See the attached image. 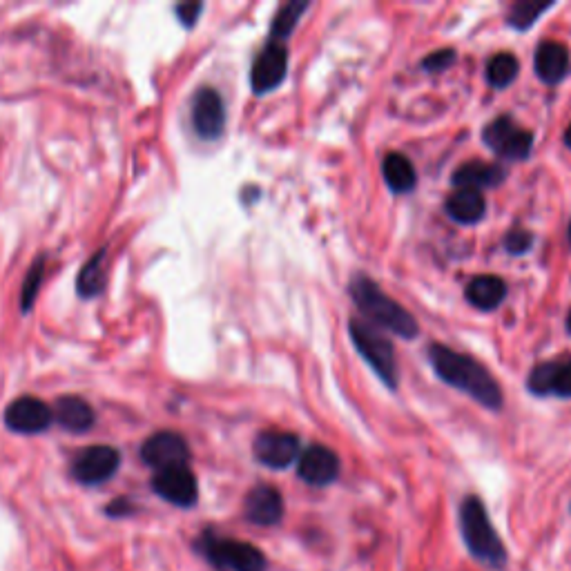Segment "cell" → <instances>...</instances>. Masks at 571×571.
<instances>
[{"mask_svg":"<svg viewBox=\"0 0 571 571\" xmlns=\"http://www.w3.org/2000/svg\"><path fill=\"white\" fill-rule=\"evenodd\" d=\"M192 125L201 139L215 141L226 128V108L217 90L201 87L192 101Z\"/></svg>","mask_w":571,"mask_h":571,"instance_id":"8fae6325","label":"cell"},{"mask_svg":"<svg viewBox=\"0 0 571 571\" xmlns=\"http://www.w3.org/2000/svg\"><path fill=\"white\" fill-rule=\"evenodd\" d=\"M306 9H308V3H297V0L295 3H286L282 9H279L273 21V32H270V36H273V43H279V41H284V38H288V34L295 29L299 16H302Z\"/></svg>","mask_w":571,"mask_h":571,"instance_id":"d4e9b609","label":"cell"},{"mask_svg":"<svg viewBox=\"0 0 571 571\" xmlns=\"http://www.w3.org/2000/svg\"><path fill=\"white\" fill-rule=\"evenodd\" d=\"M505 246L509 253L514 255H522L527 253L529 246H531V235L525 230H516V232H509V237L505 239Z\"/></svg>","mask_w":571,"mask_h":571,"instance_id":"f1b7e54d","label":"cell"},{"mask_svg":"<svg viewBox=\"0 0 571 571\" xmlns=\"http://www.w3.org/2000/svg\"><path fill=\"white\" fill-rule=\"evenodd\" d=\"M351 295L357 308H360L366 319H371L375 326L386 328V331L400 335L404 340H413V337L418 335L420 328L415 324L413 315L404 311L398 302H393L389 295H384L369 277H355L351 282Z\"/></svg>","mask_w":571,"mask_h":571,"instance_id":"3957f363","label":"cell"},{"mask_svg":"<svg viewBox=\"0 0 571 571\" xmlns=\"http://www.w3.org/2000/svg\"><path fill=\"white\" fill-rule=\"evenodd\" d=\"M152 489L159 498L174 507L190 509L197 505L199 500V485L195 473L190 471L188 464H181V467H170L161 469L154 473L152 478Z\"/></svg>","mask_w":571,"mask_h":571,"instance_id":"ba28073f","label":"cell"},{"mask_svg":"<svg viewBox=\"0 0 571 571\" xmlns=\"http://www.w3.org/2000/svg\"><path fill=\"white\" fill-rule=\"evenodd\" d=\"M134 509L137 507L132 505L130 498H116L114 502H110L108 507H105V514L112 516V518H125V516L134 514Z\"/></svg>","mask_w":571,"mask_h":571,"instance_id":"4dcf8cb0","label":"cell"},{"mask_svg":"<svg viewBox=\"0 0 571 571\" xmlns=\"http://www.w3.org/2000/svg\"><path fill=\"white\" fill-rule=\"evenodd\" d=\"M195 549L219 571H266L264 551L244 540L221 538L215 531H203Z\"/></svg>","mask_w":571,"mask_h":571,"instance_id":"277c9868","label":"cell"},{"mask_svg":"<svg viewBox=\"0 0 571 571\" xmlns=\"http://www.w3.org/2000/svg\"><path fill=\"white\" fill-rule=\"evenodd\" d=\"M485 210H487L485 197H482L478 190L458 188L447 199L449 217L453 221H458V224H478V221L485 217Z\"/></svg>","mask_w":571,"mask_h":571,"instance_id":"d6986e66","label":"cell"},{"mask_svg":"<svg viewBox=\"0 0 571 571\" xmlns=\"http://www.w3.org/2000/svg\"><path fill=\"white\" fill-rule=\"evenodd\" d=\"M244 516L259 527H275L284 518V498L275 487L257 485L244 500Z\"/></svg>","mask_w":571,"mask_h":571,"instance_id":"4fadbf2b","label":"cell"},{"mask_svg":"<svg viewBox=\"0 0 571 571\" xmlns=\"http://www.w3.org/2000/svg\"><path fill=\"white\" fill-rule=\"evenodd\" d=\"M288 67L286 47L282 43H270L266 45L257 61L253 65V74H250V83L257 94H266L284 81Z\"/></svg>","mask_w":571,"mask_h":571,"instance_id":"9a60e30c","label":"cell"},{"mask_svg":"<svg viewBox=\"0 0 571 571\" xmlns=\"http://www.w3.org/2000/svg\"><path fill=\"white\" fill-rule=\"evenodd\" d=\"M429 360L435 373L440 375V380L456 386V389L464 391L469 398L487 406L491 411H498L502 406V391L498 382L473 357L451 351L449 346L433 344L429 348Z\"/></svg>","mask_w":571,"mask_h":571,"instance_id":"6da1fadb","label":"cell"},{"mask_svg":"<svg viewBox=\"0 0 571 571\" xmlns=\"http://www.w3.org/2000/svg\"><path fill=\"white\" fill-rule=\"evenodd\" d=\"M547 9H551V5L547 3H531V0H522V3H516L511 7L509 12V23L514 25L516 29H527L534 25L540 14H545Z\"/></svg>","mask_w":571,"mask_h":571,"instance_id":"484cf974","label":"cell"},{"mask_svg":"<svg viewBox=\"0 0 571 571\" xmlns=\"http://www.w3.org/2000/svg\"><path fill=\"white\" fill-rule=\"evenodd\" d=\"M569 70V54L560 43L547 41L536 50V72L545 83H558Z\"/></svg>","mask_w":571,"mask_h":571,"instance_id":"ffe728a7","label":"cell"},{"mask_svg":"<svg viewBox=\"0 0 571 571\" xmlns=\"http://www.w3.org/2000/svg\"><path fill=\"white\" fill-rule=\"evenodd\" d=\"M297 473L308 485L326 487L340 476V458L331 449L322 447V444H313L299 458Z\"/></svg>","mask_w":571,"mask_h":571,"instance_id":"5bb4252c","label":"cell"},{"mask_svg":"<svg viewBox=\"0 0 571 571\" xmlns=\"http://www.w3.org/2000/svg\"><path fill=\"white\" fill-rule=\"evenodd\" d=\"M569 239H571V226H569Z\"/></svg>","mask_w":571,"mask_h":571,"instance_id":"836d02e7","label":"cell"},{"mask_svg":"<svg viewBox=\"0 0 571 571\" xmlns=\"http://www.w3.org/2000/svg\"><path fill=\"white\" fill-rule=\"evenodd\" d=\"M105 257H108V250L101 248L87 264L83 266V270L79 273V279H76V290L79 295L90 299L103 293L105 288Z\"/></svg>","mask_w":571,"mask_h":571,"instance_id":"603a6c76","label":"cell"},{"mask_svg":"<svg viewBox=\"0 0 571 571\" xmlns=\"http://www.w3.org/2000/svg\"><path fill=\"white\" fill-rule=\"evenodd\" d=\"M52 415L65 431L72 433L90 431L96 422L92 406L79 398V395H63V398H58Z\"/></svg>","mask_w":571,"mask_h":571,"instance_id":"e0dca14e","label":"cell"},{"mask_svg":"<svg viewBox=\"0 0 571 571\" xmlns=\"http://www.w3.org/2000/svg\"><path fill=\"white\" fill-rule=\"evenodd\" d=\"M43 277H45V257H38L32 264V268H29V273L25 277V284H23V290H21V308H23V313H29V308H32L34 299L38 295V290H41Z\"/></svg>","mask_w":571,"mask_h":571,"instance_id":"4316f807","label":"cell"},{"mask_svg":"<svg viewBox=\"0 0 571 571\" xmlns=\"http://www.w3.org/2000/svg\"><path fill=\"white\" fill-rule=\"evenodd\" d=\"M201 9H203L201 3H181V5H177L179 21H181L183 25H186V27H192V25L197 23Z\"/></svg>","mask_w":571,"mask_h":571,"instance_id":"f546056e","label":"cell"},{"mask_svg":"<svg viewBox=\"0 0 571 571\" xmlns=\"http://www.w3.org/2000/svg\"><path fill=\"white\" fill-rule=\"evenodd\" d=\"M141 460L157 471L181 467L190 460L188 442L183 440V435L174 431H159L143 442Z\"/></svg>","mask_w":571,"mask_h":571,"instance_id":"9c48e42d","label":"cell"},{"mask_svg":"<svg viewBox=\"0 0 571 571\" xmlns=\"http://www.w3.org/2000/svg\"><path fill=\"white\" fill-rule=\"evenodd\" d=\"M348 331H351L355 348L369 362L371 369L380 375L384 384L395 389L398 386V362H395L393 344L373 324L362 322V319H353L348 324Z\"/></svg>","mask_w":571,"mask_h":571,"instance_id":"5b68a950","label":"cell"},{"mask_svg":"<svg viewBox=\"0 0 571 571\" xmlns=\"http://www.w3.org/2000/svg\"><path fill=\"white\" fill-rule=\"evenodd\" d=\"M529 389L536 395H560L571 398V360H554L536 366L529 375Z\"/></svg>","mask_w":571,"mask_h":571,"instance_id":"2e32d148","label":"cell"},{"mask_svg":"<svg viewBox=\"0 0 571 571\" xmlns=\"http://www.w3.org/2000/svg\"><path fill=\"white\" fill-rule=\"evenodd\" d=\"M299 456L297 435L270 429L257 435L255 458L268 469H286Z\"/></svg>","mask_w":571,"mask_h":571,"instance_id":"7c38bea8","label":"cell"},{"mask_svg":"<svg viewBox=\"0 0 571 571\" xmlns=\"http://www.w3.org/2000/svg\"><path fill=\"white\" fill-rule=\"evenodd\" d=\"M565 143L571 148V125L567 128V132H565Z\"/></svg>","mask_w":571,"mask_h":571,"instance_id":"1f68e13d","label":"cell"},{"mask_svg":"<svg viewBox=\"0 0 571 571\" xmlns=\"http://www.w3.org/2000/svg\"><path fill=\"white\" fill-rule=\"evenodd\" d=\"M505 179V168L498 166V163H482V161H469L453 172V183L458 188H469L478 190L498 186Z\"/></svg>","mask_w":571,"mask_h":571,"instance_id":"ac0fdd59","label":"cell"},{"mask_svg":"<svg viewBox=\"0 0 571 571\" xmlns=\"http://www.w3.org/2000/svg\"><path fill=\"white\" fill-rule=\"evenodd\" d=\"M518 58L509 52H500L489 61L487 65V79L493 87H507L516 81L518 76Z\"/></svg>","mask_w":571,"mask_h":571,"instance_id":"cb8c5ba5","label":"cell"},{"mask_svg":"<svg viewBox=\"0 0 571 571\" xmlns=\"http://www.w3.org/2000/svg\"><path fill=\"white\" fill-rule=\"evenodd\" d=\"M482 137L498 157L509 161L527 159L531 154V145H534V134L518 128L509 116H500V119L491 121Z\"/></svg>","mask_w":571,"mask_h":571,"instance_id":"52a82bcc","label":"cell"},{"mask_svg":"<svg viewBox=\"0 0 571 571\" xmlns=\"http://www.w3.org/2000/svg\"><path fill=\"white\" fill-rule=\"evenodd\" d=\"M54 420L52 409L43 400L25 395L18 398L5 409V424L9 431L23 433V435H36L50 429Z\"/></svg>","mask_w":571,"mask_h":571,"instance_id":"30bf717a","label":"cell"},{"mask_svg":"<svg viewBox=\"0 0 571 571\" xmlns=\"http://www.w3.org/2000/svg\"><path fill=\"white\" fill-rule=\"evenodd\" d=\"M460 534L469 554L491 569H505L507 549L502 545L498 531L493 529L482 500L469 496L460 505Z\"/></svg>","mask_w":571,"mask_h":571,"instance_id":"7a4b0ae2","label":"cell"},{"mask_svg":"<svg viewBox=\"0 0 571 571\" xmlns=\"http://www.w3.org/2000/svg\"><path fill=\"white\" fill-rule=\"evenodd\" d=\"M456 61V52L453 50H440V52H433L431 56L424 58V70L429 72H440V70H447V67Z\"/></svg>","mask_w":571,"mask_h":571,"instance_id":"83f0119b","label":"cell"},{"mask_svg":"<svg viewBox=\"0 0 571 571\" xmlns=\"http://www.w3.org/2000/svg\"><path fill=\"white\" fill-rule=\"evenodd\" d=\"M121 467V453L108 444H94L81 451L72 462V476L76 482L87 487H96L114 478Z\"/></svg>","mask_w":571,"mask_h":571,"instance_id":"8992f818","label":"cell"},{"mask_svg":"<svg viewBox=\"0 0 571 571\" xmlns=\"http://www.w3.org/2000/svg\"><path fill=\"white\" fill-rule=\"evenodd\" d=\"M507 295V286L500 277L493 275H480L471 279L467 286V299L480 311H493L502 304V299Z\"/></svg>","mask_w":571,"mask_h":571,"instance_id":"44dd1931","label":"cell"},{"mask_svg":"<svg viewBox=\"0 0 571 571\" xmlns=\"http://www.w3.org/2000/svg\"><path fill=\"white\" fill-rule=\"evenodd\" d=\"M382 174H384V181L389 183V188L393 192H409L415 188V168L413 163L404 157V154L398 152H391L389 157L384 159L382 163Z\"/></svg>","mask_w":571,"mask_h":571,"instance_id":"7402d4cb","label":"cell"},{"mask_svg":"<svg viewBox=\"0 0 571 571\" xmlns=\"http://www.w3.org/2000/svg\"><path fill=\"white\" fill-rule=\"evenodd\" d=\"M567 328H569V333H571V313H569V317H567Z\"/></svg>","mask_w":571,"mask_h":571,"instance_id":"d6a6232c","label":"cell"}]
</instances>
